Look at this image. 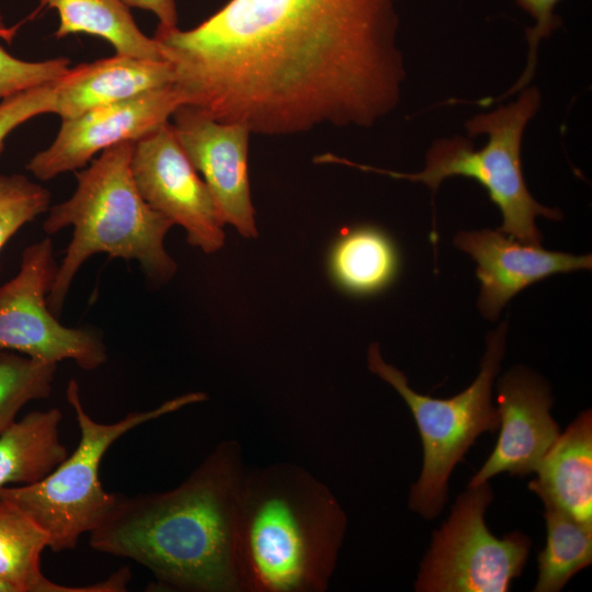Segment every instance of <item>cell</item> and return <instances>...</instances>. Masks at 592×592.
<instances>
[{
    "label": "cell",
    "instance_id": "3",
    "mask_svg": "<svg viewBox=\"0 0 592 592\" xmlns=\"http://www.w3.org/2000/svg\"><path fill=\"white\" fill-rule=\"evenodd\" d=\"M346 528L329 488L305 468L274 464L247 471L237 510L241 592H322Z\"/></svg>",
    "mask_w": 592,
    "mask_h": 592
},
{
    "label": "cell",
    "instance_id": "6",
    "mask_svg": "<svg viewBox=\"0 0 592 592\" xmlns=\"http://www.w3.org/2000/svg\"><path fill=\"white\" fill-rule=\"evenodd\" d=\"M66 398L80 431L75 452L37 483L0 488V499L16 505L47 532L48 548L54 553L76 548L81 535L93 531L116 503L119 493L106 491L100 479L102 459L112 444L133 429L205 401L207 396L184 394L153 409L129 412L112 423L89 415L75 379L68 383Z\"/></svg>",
    "mask_w": 592,
    "mask_h": 592
},
{
    "label": "cell",
    "instance_id": "2",
    "mask_svg": "<svg viewBox=\"0 0 592 592\" xmlns=\"http://www.w3.org/2000/svg\"><path fill=\"white\" fill-rule=\"evenodd\" d=\"M244 474L240 445L223 441L178 487L119 493L89 533L90 547L146 567L160 590L241 592L236 525Z\"/></svg>",
    "mask_w": 592,
    "mask_h": 592
},
{
    "label": "cell",
    "instance_id": "12",
    "mask_svg": "<svg viewBox=\"0 0 592 592\" xmlns=\"http://www.w3.org/2000/svg\"><path fill=\"white\" fill-rule=\"evenodd\" d=\"M171 117L174 135L203 175L223 223L243 237H257L248 175L251 132L244 125L218 122L185 104Z\"/></svg>",
    "mask_w": 592,
    "mask_h": 592
},
{
    "label": "cell",
    "instance_id": "18",
    "mask_svg": "<svg viewBox=\"0 0 592 592\" xmlns=\"http://www.w3.org/2000/svg\"><path fill=\"white\" fill-rule=\"evenodd\" d=\"M61 419L57 408L35 410L0 435V488L37 483L68 457L60 441Z\"/></svg>",
    "mask_w": 592,
    "mask_h": 592
},
{
    "label": "cell",
    "instance_id": "28",
    "mask_svg": "<svg viewBox=\"0 0 592 592\" xmlns=\"http://www.w3.org/2000/svg\"><path fill=\"white\" fill-rule=\"evenodd\" d=\"M0 592H12V589L2 580H0Z\"/></svg>",
    "mask_w": 592,
    "mask_h": 592
},
{
    "label": "cell",
    "instance_id": "25",
    "mask_svg": "<svg viewBox=\"0 0 592 592\" xmlns=\"http://www.w3.org/2000/svg\"><path fill=\"white\" fill-rule=\"evenodd\" d=\"M516 4L533 20L534 25L525 30L528 44L527 59L524 71L517 81L501 96L488 98L487 102H500L519 93L532 80L537 65V47L542 39L548 38L554 31L561 26L562 20L556 13V7L561 0H515Z\"/></svg>",
    "mask_w": 592,
    "mask_h": 592
},
{
    "label": "cell",
    "instance_id": "1",
    "mask_svg": "<svg viewBox=\"0 0 592 592\" xmlns=\"http://www.w3.org/2000/svg\"><path fill=\"white\" fill-rule=\"evenodd\" d=\"M399 0H229L156 31L183 104L251 134L371 127L400 101Z\"/></svg>",
    "mask_w": 592,
    "mask_h": 592
},
{
    "label": "cell",
    "instance_id": "13",
    "mask_svg": "<svg viewBox=\"0 0 592 592\" xmlns=\"http://www.w3.org/2000/svg\"><path fill=\"white\" fill-rule=\"evenodd\" d=\"M497 390L500 434L468 487L488 482L503 473H534L560 434L550 415V390L542 377L527 368L514 367L499 379Z\"/></svg>",
    "mask_w": 592,
    "mask_h": 592
},
{
    "label": "cell",
    "instance_id": "21",
    "mask_svg": "<svg viewBox=\"0 0 592 592\" xmlns=\"http://www.w3.org/2000/svg\"><path fill=\"white\" fill-rule=\"evenodd\" d=\"M547 538L538 554L535 592H557L592 561V526L568 514L545 508Z\"/></svg>",
    "mask_w": 592,
    "mask_h": 592
},
{
    "label": "cell",
    "instance_id": "7",
    "mask_svg": "<svg viewBox=\"0 0 592 592\" xmlns=\"http://www.w3.org/2000/svg\"><path fill=\"white\" fill-rule=\"evenodd\" d=\"M506 322L487 337L480 371L468 388L447 398H432L410 388L406 375L386 363L378 343L367 351L368 369L387 382L402 397L418 426L423 466L411 487L410 508L425 519H434L447 499L448 478L483 432L499 429L498 411L492 405V384L504 355Z\"/></svg>",
    "mask_w": 592,
    "mask_h": 592
},
{
    "label": "cell",
    "instance_id": "8",
    "mask_svg": "<svg viewBox=\"0 0 592 592\" xmlns=\"http://www.w3.org/2000/svg\"><path fill=\"white\" fill-rule=\"evenodd\" d=\"M488 482L467 487L434 532L415 582L419 592H506L520 577L531 540L519 532L496 537L485 523Z\"/></svg>",
    "mask_w": 592,
    "mask_h": 592
},
{
    "label": "cell",
    "instance_id": "19",
    "mask_svg": "<svg viewBox=\"0 0 592 592\" xmlns=\"http://www.w3.org/2000/svg\"><path fill=\"white\" fill-rule=\"evenodd\" d=\"M38 10L54 9L59 16L55 37L89 34L112 45L116 55L166 60L160 45L136 24L122 0H38Z\"/></svg>",
    "mask_w": 592,
    "mask_h": 592
},
{
    "label": "cell",
    "instance_id": "20",
    "mask_svg": "<svg viewBox=\"0 0 592 592\" xmlns=\"http://www.w3.org/2000/svg\"><path fill=\"white\" fill-rule=\"evenodd\" d=\"M398 270V253L390 238L374 226L348 229L329 253V271L342 289L369 295L388 286Z\"/></svg>",
    "mask_w": 592,
    "mask_h": 592
},
{
    "label": "cell",
    "instance_id": "16",
    "mask_svg": "<svg viewBox=\"0 0 592 592\" xmlns=\"http://www.w3.org/2000/svg\"><path fill=\"white\" fill-rule=\"evenodd\" d=\"M528 488L545 508L592 526V413L581 412L546 453Z\"/></svg>",
    "mask_w": 592,
    "mask_h": 592
},
{
    "label": "cell",
    "instance_id": "10",
    "mask_svg": "<svg viewBox=\"0 0 592 592\" xmlns=\"http://www.w3.org/2000/svg\"><path fill=\"white\" fill-rule=\"evenodd\" d=\"M130 171L143 198L182 226L191 246L205 253L225 243L224 223L213 196L167 122L134 143Z\"/></svg>",
    "mask_w": 592,
    "mask_h": 592
},
{
    "label": "cell",
    "instance_id": "17",
    "mask_svg": "<svg viewBox=\"0 0 592 592\" xmlns=\"http://www.w3.org/2000/svg\"><path fill=\"white\" fill-rule=\"evenodd\" d=\"M49 536L33 519L13 503L0 499V580L12 592H124L132 574L128 567L107 579L83 587L53 582L41 567Z\"/></svg>",
    "mask_w": 592,
    "mask_h": 592
},
{
    "label": "cell",
    "instance_id": "11",
    "mask_svg": "<svg viewBox=\"0 0 592 592\" xmlns=\"http://www.w3.org/2000/svg\"><path fill=\"white\" fill-rule=\"evenodd\" d=\"M183 104L173 84L61 121L54 141L37 152L26 169L47 181L83 168L94 155L125 141H137L169 122Z\"/></svg>",
    "mask_w": 592,
    "mask_h": 592
},
{
    "label": "cell",
    "instance_id": "27",
    "mask_svg": "<svg viewBox=\"0 0 592 592\" xmlns=\"http://www.w3.org/2000/svg\"><path fill=\"white\" fill-rule=\"evenodd\" d=\"M129 8H138L153 13L158 21L159 30L178 27V12L175 0H122Z\"/></svg>",
    "mask_w": 592,
    "mask_h": 592
},
{
    "label": "cell",
    "instance_id": "9",
    "mask_svg": "<svg viewBox=\"0 0 592 592\" xmlns=\"http://www.w3.org/2000/svg\"><path fill=\"white\" fill-rule=\"evenodd\" d=\"M57 267L49 238L23 251L19 272L0 286V350L52 363L71 360L84 371L96 369L107 358L101 338L62 326L48 308Z\"/></svg>",
    "mask_w": 592,
    "mask_h": 592
},
{
    "label": "cell",
    "instance_id": "5",
    "mask_svg": "<svg viewBox=\"0 0 592 592\" xmlns=\"http://www.w3.org/2000/svg\"><path fill=\"white\" fill-rule=\"evenodd\" d=\"M540 106V93L536 87L524 88L516 101L501 105L489 113H480L465 123L468 137L488 136L487 144L475 149L463 136L436 140L430 148L424 168L414 173L383 170L357 164L345 159L339 162L364 171L387 174L426 184L432 192L446 178L474 179L487 191L499 207L503 221L498 229L524 243L540 246L542 235L536 227L537 216L558 220L562 214L537 203L525 184L521 144L526 124Z\"/></svg>",
    "mask_w": 592,
    "mask_h": 592
},
{
    "label": "cell",
    "instance_id": "26",
    "mask_svg": "<svg viewBox=\"0 0 592 592\" xmlns=\"http://www.w3.org/2000/svg\"><path fill=\"white\" fill-rule=\"evenodd\" d=\"M55 95L53 83L15 93L0 101V153L4 140L16 127L45 113H53Z\"/></svg>",
    "mask_w": 592,
    "mask_h": 592
},
{
    "label": "cell",
    "instance_id": "24",
    "mask_svg": "<svg viewBox=\"0 0 592 592\" xmlns=\"http://www.w3.org/2000/svg\"><path fill=\"white\" fill-rule=\"evenodd\" d=\"M19 25L8 27L0 11V38L11 43ZM66 57L26 61L10 55L0 46V100L27 89L52 84L70 67Z\"/></svg>",
    "mask_w": 592,
    "mask_h": 592
},
{
    "label": "cell",
    "instance_id": "14",
    "mask_svg": "<svg viewBox=\"0 0 592 592\" xmlns=\"http://www.w3.org/2000/svg\"><path fill=\"white\" fill-rule=\"evenodd\" d=\"M454 244L477 263L478 307L496 320L506 303L526 286L556 273L592 267L591 254L548 251L513 239L499 230L460 231Z\"/></svg>",
    "mask_w": 592,
    "mask_h": 592
},
{
    "label": "cell",
    "instance_id": "23",
    "mask_svg": "<svg viewBox=\"0 0 592 592\" xmlns=\"http://www.w3.org/2000/svg\"><path fill=\"white\" fill-rule=\"evenodd\" d=\"M50 193L23 174H0V251L15 232L48 210Z\"/></svg>",
    "mask_w": 592,
    "mask_h": 592
},
{
    "label": "cell",
    "instance_id": "15",
    "mask_svg": "<svg viewBox=\"0 0 592 592\" xmlns=\"http://www.w3.org/2000/svg\"><path fill=\"white\" fill-rule=\"evenodd\" d=\"M174 83L167 60L116 55L69 68L53 83V114L61 121Z\"/></svg>",
    "mask_w": 592,
    "mask_h": 592
},
{
    "label": "cell",
    "instance_id": "22",
    "mask_svg": "<svg viewBox=\"0 0 592 592\" xmlns=\"http://www.w3.org/2000/svg\"><path fill=\"white\" fill-rule=\"evenodd\" d=\"M57 363L0 350V435L31 400L49 397Z\"/></svg>",
    "mask_w": 592,
    "mask_h": 592
},
{
    "label": "cell",
    "instance_id": "4",
    "mask_svg": "<svg viewBox=\"0 0 592 592\" xmlns=\"http://www.w3.org/2000/svg\"><path fill=\"white\" fill-rule=\"evenodd\" d=\"M134 143L103 150L88 168L77 172L73 194L53 206L43 224L47 235L73 227L47 296L55 316L62 309L77 271L95 253L136 260L145 274L158 282L170 280L177 271L163 246L173 223L143 198L132 175Z\"/></svg>",
    "mask_w": 592,
    "mask_h": 592
}]
</instances>
